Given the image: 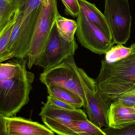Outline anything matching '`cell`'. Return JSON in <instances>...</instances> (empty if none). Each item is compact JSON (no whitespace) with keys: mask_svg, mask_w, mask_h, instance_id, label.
<instances>
[{"mask_svg":"<svg viewBox=\"0 0 135 135\" xmlns=\"http://www.w3.org/2000/svg\"><path fill=\"white\" fill-rule=\"evenodd\" d=\"M80 10L90 22L97 25L110 42H113L110 27L104 14L94 4L86 0H78Z\"/></svg>","mask_w":135,"mask_h":135,"instance_id":"13","label":"cell"},{"mask_svg":"<svg viewBox=\"0 0 135 135\" xmlns=\"http://www.w3.org/2000/svg\"><path fill=\"white\" fill-rule=\"evenodd\" d=\"M16 0H0V26L16 11Z\"/></svg>","mask_w":135,"mask_h":135,"instance_id":"19","label":"cell"},{"mask_svg":"<svg viewBox=\"0 0 135 135\" xmlns=\"http://www.w3.org/2000/svg\"><path fill=\"white\" fill-rule=\"evenodd\" d=\"M47 88L49 95L66 102L76 109L83 107V100L70 90L55 85H51Z\"/></svg>","mask_w":135,"mask_h":135,"instance_id":"15","label":"cell"},{"mask_svg":"<svg viewBox=\"0 0 135 135\" xmlns=\"http://www.w3.org/2000/svg\"><path fill=\"white\" fill-rule=\"evenodd\" d=\"M134 108H135V105L134 106Z\"/></svg>","mask_w":135,"mask_h":135,"instance_id":"25","label":"cell"},{"mask_svg":"<svg viewBox=\"0 0 135 135\" xmlns=\"http://www.w3.org/2000/svg\"><path fill=\"white\" fill-rule=\"evenodd\" d=\"M59 14L57 0L44 2L26 58L29 69L36 65L55 24L56 17Z\"/></svg>","mask_w":135,"mask_h":135,"instance_id":"4","label":"cell"},{"mask_svg":"<svg viewBox=\"0 0 135 135\" xmlns=\"http://www.w3.org/2000/svg\"><path fill=\"white\" fill-rule=\"evenodd\" d=\"M61 1L65 6L66 13L73 17H77L80 12V7L78 0Z\"/></svg>","mask_w":135,"mask_h":135,"instance_id":"22","label":"cell"},{"mask_svg":"<svg viewBox=\"0 0 135 135\" xmlns=\"http://www.w3.org/2000/svg\"><path fill=\"white\" fill-rule=\"evenodd\" d=\"M0 135H7L4 118L0 116Z\"/></svg>","mask_w":135,"mask_h":135,"instance_id":"24","label":"cell"},{"mask_svg":"<svg viewBox=\"0 0 135 135\" xmlns=\"http://www.w3.org/2000/svg\"><path fill=\"white\" fill-rule=\"evenodd\" d=\"M84 91V112L90 122L102 128L109 127L108 113L111 103L100 93L96 80L90 77L81 68H77Z\"/></svg>","mask_w":135,"mask_h":135,"instance_id":"5","label":"cell"},{"mask_svg":"<svg viewBox=\"0 0 135 135\" xmlns=\"http://www.w3.org/2000/svg\"><path fill=\"white\" fill-rule=\"evenodd\" d=\"M16 11L11 16L0 26V63L13 59L7 51V46L19 14L17 2Z\"/></svg>","mask_w":135,"mask_h":135,"instance_id":"14","label":"cell"},{"mask_svg":"<svg viewBox=\"0 0 135 135\" xmlns=\"http://www.w3.org/2000/svg\"><path fill=\"white\" fill-rule=\"evenodd\" d=\"M47 102L50 104L60 108L68 109H75V108L54 96L49 95L47 97Z\"/></svg>","mask_w":135,"mask_h":135,"instance_id":"23","label":"cell"},{"mask_svg":"<svg viewBox=\"0 0 135 135\" xmlns=\"http://www.w3.org/2000/svg\"><path fill=\"white\" fill-rule=\"evenodd\" d=\"M7 135H55L45 125L21 117H4Z\"/></svg>","mask_w":135,"mask_h":135,"instance_id":"11","label":"cell"},{"mask_svg":"<svg viewBox=\"0 0 135 135\" xmlns=\"http://www.w3.org/2000/svg\"><path fill=\"white\" fill-rule=\"evenodd\" d=\"M102 129L107 135H135V123L122 128L108 127Z\"/></svg>","mask_w":135,"mask_h":135,"instance_id":"20","label":"cell"},{"mask_svg":"<svg viewBox=\"0 0 135 135\" xmlns=\"http://www.w3.org/2000/svg\"><path fill=\"white\" fill-rule=\"evenodd\" d=\"M78 48L75 40L69 42L61 37L55 24L36 65L44 70L57 65L74 56Z\"/></svg>","mask_w":135,"mask_h":135,"instance_id":"9","label":"cell"},{"mask_svg":"<svg viewBox=\"0 0 135 135\" xmlns=\"http://www.w3.org/2000/svg\"><path fill=\"white\" fill-rule=\"evenodd\" d=\"M39 115L45 126L59 135H79L71 128V121L88 119L85 113L80 109L60 108L47 102L44 104Z\"/></svg>","mask_w":135,"mask_h":135,"instance_id":"8","label":"cell"},{"mask_svg":"<svg viewBox=\"0 0 135 135\" xmlns=\"http://www.w3.org/2000/svg\"><path fill=\"white\" fill-rule=\"evenodd\" d=\"M26 59L0 63V116H15L28 103L34 74L27 70Z\"/></svg>","mask_w":135,"mask_h":135,"instance_id":"1","label":"cell"},{"mask_svg":"<svg viewBox=\"0 0 135 135\" xmlns=\"http://www.w3.org/2000/svg\"><path fill=\"white\" fill-rule=\"evenodd\" d=\"M77 17L75 34L82 46L99 55L105 54L113 46L115 43L109 41L100 28L89 20L81 10Z\"/></svg>","mask_w":135,"mask_h":135,"instance_id":"10","label":"cell"},{"mask_svg":"<svg viewBox=\"0 0 135 135\" xmlns=\"http://www.w3.org/2000/svg\"><path fill=\"white\" fill-rule=\"evenodd\" d=\"M72 130L79 135H107L102 128L97 127L88 119L71 121Z\"/></svg>","mask_w":135,"mask_h":135,"instance_id":"17","label":"cell"},{"mask_svg":"<svg viewBox=\"0 0 135 135\" xmlns=\"http://www.w3.org/2000/svg\"><path fill=\"white\" fill-rule=\"evenodd\" d=\"M77 68L74 56H71L59 65L44 70L40 80L47 87L55 85L67 89L84 102V91Z\"/></svg>","mask_w":135,"mask_h":135,"instance_id":"7","label":"cell"},{"mask_svg":"<svg viewBox=\"0 0 135 135\" xmlns=\"http://www.w3.org/2000/svg\"><path fill=\"white\" fill-rule=\"evenodd\" d=\"M109 127L122 128L135 123V108L113 102L108 113Z\"/></svg>","mask_w":135,"mask_h":135,"instance_id":"12","label":"cell"},{"mask_svg":"<svg viewBox=\"0 0 135 135\" xmlns=\"http://www.w3.org/2000/svg\"><path fill=\"white\" fill-rule=\"evenodd\" d=\"M110 27L113 41L125 44L131 36L132 18L128 0H105L104 14Z\"/></svg>","mask_w":135,"mask_h":135,"instance_id":"6","label":"cell"},{"mask_svg":"<svg viewBox=\"0 0 135 135\" xmlns=\"http://www.w3.org/2000/svg\"><path fill=\"white\" fill-rule=\"evenodd\" d=\"M130 47V54L121 60L113 63L102 61L96 81L101 94L110 103L135 86V43Z\"/></svg>","mask_w":135,"mask_h":135,"instance_id":"2","label":"cell"},{"mask_svg":"<svg viewBox=\"0 0 135 135\" xmlns=\"http://www.w3.org/2000/svg\"><path fill=\"white\" fill-rule=\"evenodd\" d=\"M19 12L7 46L13 58L26 59L35 27L45 0H16Z\"/></svg>","mask_w":135,"mask_h":135,"instance_id":"3","label":"cell"},{"mask_svg":"<svg viewBox=\"0 0 135 135\" xmlns=\"http://www.w3.org/2000/svg\"><path fill=\"white\" fill-rule=\"evenodd\" d=\"M114 101H116L128 107L135 105V86L131 89L119 96ZM113 101V102H114Z\"/></svg>","mask_w":135,"mask_h":135,"instance_id":"21","label":"cell"},{"mask_svg":"<svg viewBox=\"0 0 135 135\" xmlns=\"http://www.w3.org/2000/svg\"><path fill=\"white\" fill-rule=\"evenodd\" d=\"M55 25L62 38L69 42L75 40V34L78 27L76 21L63 17L59 14L56 17Z\"/></svg>","mask_w":135,"mask_h":135,"instance_id":"16","label":"cell"},{"mask_svg":"<svg viewBox=\"0 0 135 135\" xmlns=\"http://www.w3.org/2000/svg\"><path fill=\"white\" fill-rule=\"evenodd\" d=\"M131 51V47L124 46L123 45L113 46L105 54V60L109 63H113L128 55Z\"/></svg>","mask_w":135,"mask_h":135,"instance_id":"18","label":"cell"}]
</instances>
